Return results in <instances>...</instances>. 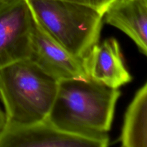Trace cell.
Masks as SVG:
<instances>
[{"mask_svg": "<svg viewBox=\"0 0 147 147\" xmlns=\"http://www.w3.org/2000/svg\"><path fill=\"white\" fill-rule=\"evenodd\" d=\"M120 96L119 89L108 87L90 78L60 80L46 121L73 134L107 136Z\"/></svg>", "mask_w": 147, "mask_h": 147, "instance_id": "1", "label": "cell"}, {"mask_svg": "<svg viewBox=\"0 0 147 147\" xmlns=\"http://www.w3.org/2000/svg\"><path fill=\"white\" fill-rule=\"evenodd\" d=\"M57 86L58 81L29 59L0 70V100L5 123L32 124L47 120Z\"/></svg>", "mask_w": 147, "mask_h": 147, "instance_id": "2", "label": "cell"}, {"mask_svg": "<svg viewBox=\"0 0 147 147\" xmlns=\"http://www.w3.org/2000/svg\"><path fill=\"white\" fill-rule=\"evenodd\" d=\"M37 22L54 40L83 59L99 42L103 13L89 6L60 0H27Z\"/></svg>", "mask_w": 147, "mask_h": 147, "instance_id": "3", "label": "cell"}, {"mask_svg": "<svg viewBox=\"0 0 147 147\" xmlns=\"http://www.w3.org/2000/svg\"><path fill=\"white\" fill-rule=\"evenodd\" d=\"M34 21L27 0H0V70L30 58Z\"/></svg>", "mask_w": 147, "mask_h": 147, "instance_id": "4", "label": "cell"}, {"mask_svg": "<svg viewBox=\"0 0 147 147\" xmlns=\"http://www.w3.org/2000/svg\"><path fill=\"white\" fill-rule=\"evenodd\" d=\"M109 136L89 137L60 130L48 121L32 124L5 123L0 147H109Z\"/></svg>", "mask_w": 147, "mask_h": 147, "instance_id": "5", "label": "cell"}, {"mask_svg": "<svg viewBox=\"0 0 147 147\" xmlns=\"http://www.w3.org/2000/svg\"><path fill=\"white\" fill-rule=\"evenodd\" d=\"M29 60L57 81L89 78L83 59L72 55L53 40L35 19L32 30Z\"/></svg>", "mask_w": 147, "mask_h": 147, "instance_id": "6", "label": "cell"}, {"mask_svg": "<svg viewBox=\"0 0 147 147\" xmlns=\"http://www.w3.org/2000/svg\"><path fill=\"white\" fill-rule=\"evenodd\" d=\"M83 64L90 78L108 87L119 89L132 80L119 42L114 38L95 45L83 58Z\"/></svg>", "mask_w": 147, "mask_h": 147, "instance_id": "7", "label": "cell"}, {"mask_svg": "<svg viewBox=\"0 0 147 147\" xmlns=\"http://www.w3.org/2000/svg\"><path fill=\"white\" fill-rule=\"evenodd\" d=\"M103 20L119 29L147 54V0H113L105 9Z\"/></svg>", "mask_w": 147, "mask_h": 147, "instance_id": "8", "label": "cell"}, {"mask_svg": "<svg viewBox=\"0 0 147 147\" xmlns=\"http://www.w3.org/2000/svg\"><path fill=\"white\" fill-rule=\"evenodd\" d=\"M121 147H147V84L136 92L125 113Z\"/></svg>", "mask_w": 147, "mask_h": 147, "instance_id": "9", "label": "cell"}, {"mask_svg": "<svg viewBox=\"0 0 147 147\" xmlns=\"http://www.w3.org/2000/svg\"><path fill=\"white\" fill-rule=\"evenodd\" d=\"M60 1H70V2L89 6V7L96 9L103 14L105 11V7L102 3L101 0H60Z\"/></svg>", "mask_w": 147, "mask_h": 147, "instance_id": "10", "label": "cell"}, {"mask_svg": "<svg viewBox=\"0 0 147 147\" xmlns=\"http://www.w3.org/2000/svg\"><path fill=\"white\" fill-rule=\"evenodd\" d=\"M6 122V118H5V114H4V112L3 111L2 109L0 107V129L4 126Z\"/></svg>", "mask_w": 147, "mask_h": 147, "instance_id": "11", "label": "cell"}, {"mask_svg": "<svg viewBox=\"0 0 147 147\" xmlns=\"http://www.w3.org/2000/svg\"><path fill=\"white\" fill-rule=\"evenodd\" d=\"M113 1V0H101L102 3H103V6H104V7H105V9H106V8L107 7V6Z\"/></svg>", "mask_w": 147, "mask_h": 147, "instance_id": "12", "label": "cell"}]
</instances>
